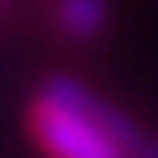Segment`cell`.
<instances>
[{"label":"cell","mask_w":158,"mask_h":158,"mask_svg":"<svg viewBox=\"0 0 158 158\" xmlns=\"http://www.w3.org/2000/svg\"><path fill=\"white\" fill-rule=\"evenodd\" d=\"M43 158H135L143 131L120 104L69 73H50L23 112Z\"/></svg>","instance_id":"cell-1"},{"label":"cell","mask_w":158,"mask_h":158,"mask_svg":"<svg viewBox=\"0 0 158 158\" xmlns=\"http://www.w3.org/2000/svg\"><path fill=\"white\" fill-rule=\"evenodd\" d=\"M135 158H158V139H151V135H143V143L135 147Z\"/></svg>","instance_id":"cell-3"},{"label":"cell","mask_w":158,"mask_h":158,"mask_svg":"<svg viewBox=\"0 0 158 158\" xmlns=\"http://www.w3.org/2000/svg\"><path fill=\"white\" fill-rule=\"evenodd\" d=\"M54 31L73 46H89L108 27V0H54Z\"/></svg>","instance_id":"cell-2"}]
</instances>
